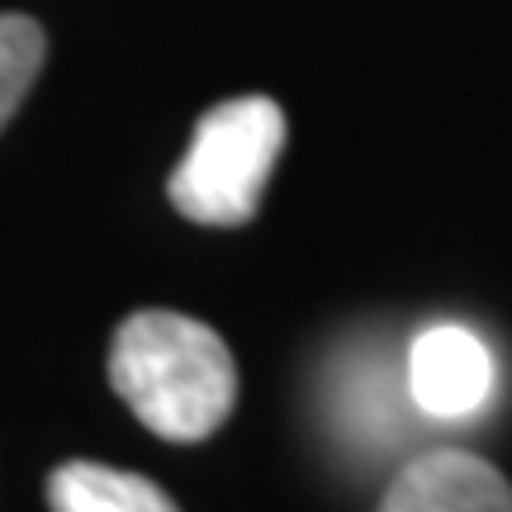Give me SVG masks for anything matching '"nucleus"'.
I'll list each match as a JSON object with an SVG mask.
<instances>
[{
    "label": "nucleus",
    "instance_id": "nucleus-1",
    "mask_svg": "<svg viewBox=\"0 0 512 512\" xmlns=\"http://www.w3.org/2000/svg\"><path fill=\"white\" fill-rule=\"evenodd\" d=\"M110 384L147 432L190 446L228 422L238 399V366L214 328L185 313L143 309L114 332Z\"/></svg>",
    "mask_w": 512,
    "mask_h": 512
},
{
    "label": "nucleus",
    "instance_id": "nucleus-2",
    "mask_svg": "<svg viewBox=\"0 0 512 512\" xmlns=\"http://www.w3.org/2000/svg\"><path fill=\"white\" fill-rule=\"evenodd\" d=\"M280 147H285V114L271 95L223 100L195 124L181 166L166 181V195L190 223L238 228L256 219Z\"/></svg>",
    "mask_w": 512,
    "mask_h": 512
},
{
    "label": "nucleus",
    "instance_id": "nucleus-3",
    "mask_svg": "<svg viewBox=\"0 0 512 512\" xmlns=\"http://www.w3.org/2000/svg\"><path fill=\"white\" fill-rule=\"evenodd\" d=\"M408 394L427 418H479L498 394V361L479 332L460 323H432L408 342Z\"/></svg>",
    "mask_w": 512,
    "mask_h": 512
},
{
    "label": "nucleus",
    "instance_id": "nucleus-4",
    "mask_svg": "<svg viewBox=\"0 0 512 512\" xmlns=\"http://www.w3.org/2000/svg\"><path fill=\"white\" fill-rule=\"evenodd\" d=\"M375 512H512V484L470 451H427L408 460Z\"/></svg>",
    "mask_w": 512,
    "mask_h": 512
},
{
    "label": "nucleus",
    "instance_id": "nucleus-5",
    "mask_svg": "<svg viewBox=\"0 0 512 512\" xmlns=\"http://www.w3.org/2000/svg\"><path fill=\"white\" fill-rule=\"evenodd\" d=\"M48 503L53 512H181L152 479L95 460L57 465L48 475Z\"/></svg>",
    "mask_w": 512,
    "mask_h": 512
},
{
    "label": "nucleus",
    "instance_id": "nucleus-6",
    "mask_svg": "<svg viewBox=\"0 0 512 512\" xmlns=\"http://www.w3.org/2000/svg\"><path fill=\"white\" fill-rule=\"evenodd\" d=\"M43 29L29 15H0V128L10 124V114L19 110V100L29 95L43 67Z\"/></svg>",
    "mask_w": 512,
    "mask_h": 512
}]
</instances>
